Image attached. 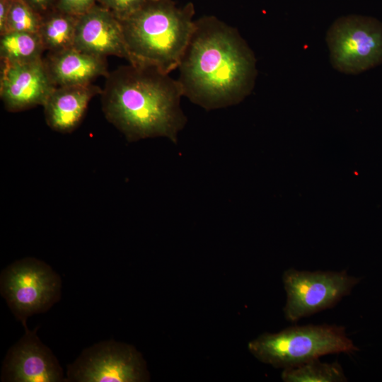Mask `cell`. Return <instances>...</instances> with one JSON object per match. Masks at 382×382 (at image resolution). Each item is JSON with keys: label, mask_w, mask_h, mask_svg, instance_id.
Returning <instances> with one entry per match:
<instances>
[{"label": "cell", "mask_w": 382, "mask_h": 382, "mask_svg": "<svg viewBox=\"0 0 382 382\" xmlns=\"http://www.w3.org/2000/svg\"><path fill=\"white\" fill-rule=\"evenodd\" d=\"M37 13L42 16L47 12L52 4L53 0H24Z\"/></svg>", "instance_id": "21"}, {"label": "cell", "mask_w": 382, "mask_h": 382, "mask_svg": "<svg viewBox=\"0 0 382 382\" xmlns=\"http://www.w3.org/2000/svg\"><path fill=\"white\" fill-rule=\"evenodd\" d=\"M68 378L80 382H135L144 381L145 368L132 347L105 341L85 349L68 366Z\"/></svg>", "instance_id": "8"}, {"label": "cell", "mask_w": 382, "mask_h": 382, "mask_svg": "<svg viewBox=\"0 0 382 382\" xmlns=\"http://www.w3.org/2000/svg\"><path fill=\"white\" fill-rule=\"evenodd\" d=\"M43 62L56 87L91 84L98 77H106L109 74L106 58L74 47L48 52Z\"/></svg>", "instance_id": "13"}, {"label": "cell", "mask_w": 382, "mask_h": 382, "mask_svg": "<svg viewBox=\"0 0 382 382\" xmlns=\"http://www.w3.org/2000/svg\"><path fill=\"white\" fill-rule=\"evenodd\" d=\"M349 276L345 270L301 271L286 270L282 281L286 294L284 307L286 319L296 323L320 311L334 307L350 294L361 281Z\"/></svg>", "instance_id": "6"}, {"label": "cell", "mask_w": 382, "mask_h": 382, "mask_svg": "<svg viewBox=\"0 0 382 382\" xmlns=\"http://www.w3.org/2000/svg\"><path fill=\"white\" fill-rule=\"evenodd\" d=\"M194 6L178 7L172 0H151L119 19L129 64L169 74L178 68L195 28Z\"/></svg>", "instance_id": "3"}, {"label": "cell", "mask_w": 382, "mask_h": 382, "mask_svg": "<svg viewBox=\"0 0 382 382\" xmlns=\"http://www.w3.org/2000/svg\"><path fill=\"white\" fill-rule=\"evenodd\" d=\"M260 361L276 368H289L330 354L354 353L359 348L336 325H306L264 333L248 344Z\"/></svg>", "instance_id": "4"}, {"label": "cell", "mask_w": 382, "mask_h": 382, "mask_svg": "<svg viewBox=\"0 0 382 382\" xmlns=\"http://www.w3.org/2000/svg\"><path fill=\"white\" fill-rule=\"evenodd\" d=\"M102 89L93 83L57 86L43 106L47 125L61 133H70L81 122L88 103Z\"/></svg>", "instance_id": "12"}, {"label": "cell", "mask_w": 382, "mask_h": 382, "mask_svg": "<svg viewBox=\"0 0 382 382\" xmlns=\"http://www.w3.org/2000/svg\"><path fill=\"white\" fill-rule=\"evenodd\" d=\"M38 33L7 32L0 35V59L9 62L42 59L45 51Z\"/></svg>", "instance_id": "15"}, {"label": "cell", "mask_w": 382, "mask_h": 382, "mask_svg": "<svg viewBox=\"0 0 382 382\" xmlns=\"http://www.w3.org/2000/svg\"><path fill=\"white\" fill-rule=\"evenodd\" d=\"M326 42L340 72L357 74L382 64V23L375 18L342 16L329 28Z\"/></svg>", "instance_id": "5"}, {"label": "cell", "mask_w": 382, "mask_h": 382, "mask_svg": "<svg viewBox=\"0 0 382 382\" xmlns=\"http://www.w3.org/2000/svg\"><path fill=\"white\" fill-rule=\"evenodd\" d=\"M59 277L45 262L25 258L8 266L1 275V293L23 325L31 315L44 312L60 296Z\"/></svg>", "instance_id": "7"}, {"label": "cell", "mask_w": 382, "mask_h": 382, "mask_svg": "<svg viewBox=\"0 0 382 382\" xmlns=\"http://www.w3.org/2000/svg\"><path fill=\"white\" fill-rule=\"evenodd\" d=\"M41 21L42 16L24 0H12L5 33H38Z\"/></svg>", "instance_id": "17"}, {"label": "cell", "mask_w": 382, "mask_h": 382, "mask_svg": "<svg viewBox=\"0 0 382 382\" xmlns=\"http://www.w3.org/2000/svg\"><path fill=\"white\" fill-rule=\"evenodd\" d=\"M25 334L8 352L1 379L14 382L62 381L61 366L52 352L24 325Z\"/></svg>", "instance_id": "10"}, {"label": "cell", "mask_w": 382, "mask_h": 382, "mask_svg": "<svg viewBox=\"0 0 382 382\" xmlns=\"http://www.w3.org/2000/svg\"><path fill=\"white\" fill-rule=\"evenodd\" d=\"M105 78L100 93L103 112L127 141L163 137L177 141L187 122L178 80L156 69L132 64Z\"/></svg>", "instance_id": "2"}, {"label": "cell", "mask_w": 382, "mask_h": 382, "mask_svg": "<svg viewBox=\"0 0 382 382\" xmlns=\"http://www.w3.org/2000/svg\"><path fill=\"white\" fill-rule=\"evenodd\" d=\"M255 55L237 30L214 16L195 21L178 66L183 96L210 110L236 105L253 90Z\"/></svg>", "instance_id": "1"}, {"label": "cell", "mask_w": 382, "mask_h": 382, "mask_svg": "<svg viewBox=\"0 0 382 382\" xmlns=\"http://www.w3.org/2000/svg\"><path fill=\"white\" fill-rule=\"evenodd\" d=\"M95 0H58L57 8L58 11L79 16L93 6Z\"/></svg>", "instance_id": "19"}, {"label": "cell", "mask_w": 382, "mask_h": 382, "mask_svg": "<svg viewBox=\"0 0 382 382\" xmlns=\"http://www.w3.org/2000/svg\"><path fill=\"white\" fill-rule=\"evenodd\" d=\"M151 0H100L117 18L122 19L135 12Z\"/></svg>", "instance_id": "18"}, {"label": "cell", "mask_w": 382, "mask_h": 382, "mask_svg": "<svg viewBox=\"0 0 382 382\" xmlns=\"http://www.w3.org/2000/svg\"><path fill=\"white\" fill-rule=\"evenodd\" d=\"M282 378L285 382H344L347 381L339 363L321 362L319 359L284 369Z\"/></svg>", "instance_id": "16"}, {"label": "cell", "mask_w": 382, "mask_h": 382, "mask_svg": "<svg viewBox=\"0 0 382 382\" xmlns=\"http://www.w3.org/2000/svg\"><path fill=\"white\" fill-rule=\"evenodd\" d=\"M12 0H0V35L6 32V22Z\"/></svg>", "instance_id": "20"}, {"label": "cell", "mask_w": 382, "mask_h": 382, "mask_svg": "<svg viewBox=\"0 0 382 382\" xmlns=\"http://www.w3.org/2000/svg\"><path fill=\"white\" fill-rule=\"evenodd\" d=\"M77 17L59 11L42 16L38 34L45 50L56 52L74 47Z\"/></svg>", "instance_id": "14"}, {"label": "cell", "mask_w": 382, "mask_h": 382, "mask_svg": "<svg viewBox=\"0 0 382 382\" xmlns=\"http://www.w3.org/2000/svg\"><path fill=\"white\" fill-rule=\"evenodd\" d=\"M73 47L100 57L129 60L120 21L106 8L93 6L77 17Z\"/></svg>", "instance_id": "11"}, {"label": "cell", "mask_w": 382, "mask_h": 382, "mask_svg": "<svg viewBox=\"0 0 382 382\" xmlns=\"http://www.w3.org/2000/svg\"><path fill=\"white\" fill-rule=\"evenodd\" d=\"M55 87L43 58L30 62L1 60L0 97L8 112L42 106Z\"/></svg>", "instance_id": "9"}]
</instances>
